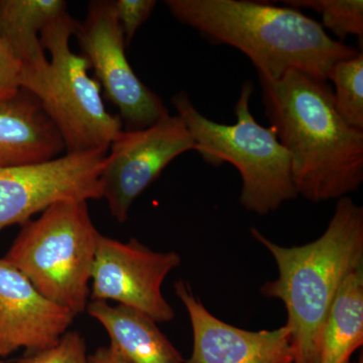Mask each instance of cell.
<instances>
[{
  "instance_id": "obj_6",
  "label": "cell",
  "mask_w": 363,
  "mask_h": 363,
  "mask_svg": "<svg viewBox=\"0 0 363 363\" xmlns=\"http://www.w3.org/2000/svg\"><path fill=\"white\" fill-rule=\"evenodd\" d=\"M99 235L87 201L58 202L21 225L4 259L45 298L77 316L87 309Z\"/></svg>"
},
{
  "instance_id": "obj_19",
  "label": "cell",
  "mask_w": 363,
  "mask_h": 363,
  "mask_svg": "<svg viewBox=\"0 0 363 363\" xmlns=\"http://www.w3.org/2000/svg\"><path fill=\"white\" fill-rule=\"evenodd\" d=\"M16 363H89L85 339L80 333L69 331L58 343L47 350L26 353Z\"/></svg>"
},
{
  "instance_id": "obj_15",
  "label": "cell",
  "mask_w": 363,
  "mask_h": 363,
  "mask_svg": "<svg viewBox=\"0 0 363 363\" xmlns=\"http://www.w3.org/2000/svg\"><path fill=\"white\" fill-rule=\"evenodd\" d=\"M67 6L63 0H0V39L20 62L21 71L47 65L40 33L67 13Z\"/></svg>"
},
{
  "instance_id": "obj_18",
  "label": "cell",
  "mask_w": 363,
  "mask_h": 363,
  "mask_svg": "<svg viewBox=\"0 0 363 363\" xmlns=\"http://www.w3.org/2000/svg\"><path fill=\"white\" fill-rule=\"evenodd\" d=\"M284 4L313 9L321 14L322 26L338 37L339 42H342L350 35L362 39V0H286Z\"/></svg>"
},
{
  "instance_id": "obj_10",
  "label": "cell",
  "mask_w": 363,
  "mask_h": 363,
  "mask_svg": "<svg viewBox=\"0 0 363 363\" xmlns=\"http://www.w3.org/2000/svg\"><path fill=\"white\" fill-rule=\"evenodd\" d=\"M175 252H154L135 238L128 242L100 233L90 281L91 301H114L147 315L156 323L175 317L162 293L169 272L181 266Z\"/></svg>"
},
{
  "instance_id": "obj_12",
  "label": "cell",
  "mask_w": 363,
  "mask_h": 363,
  "mask_svg": "<svg viewBox=\"0 0 363 363\" xmlns=\"http://www.w3.org/2000/svg\"><path fill=\"white\" fill-rule=\"evenodd\" d=\"M175 292L192 326L194 344L187 363H294L285 326L262 331L238 328L208 311L187 281H177Z\"/></svg>"
},
{
  "instance_id": "obj_17",
  "label": "cell",
  "mask_w": 363,
  "mask_h": 363,
  "mask_svg": "<svg viewBox=\"0 0 363 363\" xmlns=\"http://www.w3.org/2000/svg\"><path fill=\"white\" fill-rule=\"evenodd\" d=\"M328 80L335 86L338 113L352 128L363 130V52L332 66Z\"/></svg>"
},
{
  "instance_id": "obj_16",
  "label": "cell",
  "mask_w": 363,
  "mask_h": 363,
  "mask_svg": "<svg viewBox=\"0 0 363 363\" xmlns=\"http://www.w3.org/2000/svg\"><path fill=\"white\" fill-rule=\"evenodd\" d=\"M363 344V267L339 288L325 321L318 363H350Z\"/></svg>"
},
{
  "instance_id": "obj_22",
  "label": "cell",
  "mask_w": 363,
  "mask_h": 363,
  "mask_svg": "<svg viewBox=\"0 0 363 363\" xmlns=\"http://www.w3.org/2000/svg\"><path fill=\"white\" fill-rule=\"evenodd\" d=\"M89 363H131L121 353L109 346H102L95 350L93 354L88 355Z\"/></svg>"
},
{
  "instance_id": "obj_9",
  "label": "cell",
  "mask_w": 363,
  "mask_h": 363,
  "mask_svg": "<svg viewBox=\"0 0 363 363\" xmlns=\"http://www.w3.org/2000/svg\"><path fill=\"white\" fill-rule=\"evenodd\" d=\"M195 150V142L178 116H167L149 128L123 130L112 142L100 176L102 199L119 223L131 205L177 157Z\"/></svg>"
},
{
  "instance_id": "obj_23",
  "label": "cell",
  "mask_w": 363,
  "mask_h": 363,
  "mask_svg": "<svg viewBox=\"0 0 363 363\" xmlns=\"http://www.w3.org/2000/svg\"><path fill=\"white\" fill-rule=\"evenodd\" d=\"M358 363H363L362 355H360V359L359 362H358Z\"/></svg>"
},
{
  "instance_id": "obj_11",
  "label": "cell",
  "mask_w": 363,
  "mask_h": 363,
  "mask_svg": "<svg viewBox=\"0 0 363 363\" xmlns=\"http://www.w3.org/2000/svg\"><path fill=\"white\" fill-rule=\"evenodd\" d=\"M76 315L40 294L25 274L0 257V359L18 350H47L68 332Z\"/></svg>"
},
{
  "instance_id": "obj_7",
  "label": "cell",
  "mask_w": 363,
  "mask_h": 363,
  "mask_svg": "<svg viewBox=\"0 0 363 363\" xmlns=\"http://www.w3.org/2000/svg\"><path fill=\"white\" fill-rule=\"evenodd\" d=\"M74 35L105 96L118 109L125 130H143L169 116L162 98L143 84L128 63L113 1H91Z\"/></svg>"
},
{
  "instance_id": "obj_8",
  "label": "cell",
  "mask_w": 363,
  "mask_h": 363,
  "mask_svg": "<svg viewBox=\"0 0 363 363\" xmlns=\"http://www.w3.org/2000/svg\"><path fill=\"white\" fill-rule=\"evenodd\" d=\"M107 152H67L49 161L0 168V231L23 225L58 202L102 199L100 176Z\"/></svg>"
},
{
  "instance_id": "obj_21",
  "label": "cell",
  "mask_w": 363,
  "mask_h": 363,
  "mask_svg": "<svg viewBox=\"0 0 363 363\" xmlns=\"http://www.w3.org/2000/svg\"><path fill=\"white\" fill-rule=\"evenodd\" d=\"M21 65L0 39V104L13 99L21 89Z\"/></svg>"
},
{
  "instance_id": "obj_3",
  "label": "cell",
  "mask_w": 363,
  "mask_h": 363,
  "mask_svg": "<svg viewBox=\"0 0 363 363\" xmlns=\"http://www.w3.org/2000/svg\"><path fill=\"white\" fill-rule=\"evenodd\" d=\"M252 238L272 253L279 276L260 288L285 305L294 363H318L327 315L346 277L363 267V208L338 199L321 238L301 247L272 242L259 229Z\"/></svg>"
},
{
  "instance_id": "obj_1",
  "label": "cell",
  "mask_w": 363,
  "mask_h": 363,
  "mask_svg": "<svg viewBox=\"0 0 363 363\" xmlns=\"http://www.w3.org/2000/svg\"><path fill=\"white\" fill-rule=\"evenodd\" d=\"M264 113L290 155L298 196L319 203L355 192L363 182V130L340 116L327 81L301 71L259 75Z\"/></svg>"
},
{
  "instance_id": "obj_2",
  "label": "cell",
  "mask_w": 363,
  "mask_h": 363,
  "mask_svg": "<svg viewBox=\"0 0 363 363\" xmlns=\"http://www.w3.org/2000/svg\"><path fill=\"white\" fill-rule=\"evenodd\" d=\"M164 4L177 21L209 42L247 55L259 75L271 80L296 70L328 81L334 64L359 54L290 7L247 0H166Z\"/></svg>"
},
{
  "instance_id": "obj_5",
  "label": "cell",
  "mask_w": 363,
  "mask_h": 363,
  "mask_svg": "<svg viewBox=\"0 0 363 363\" xmlns=\"http://www.w3.org/2000/svg\"><path fill=\"white\" fill-rule=\"evenodd\" d=\"M78 23L65 13L45 26L40 43L51 60L39 70L21 71V88L39 100L68 154L108 152L123 123L107 111L101 86L88 74V60L72 52Z\"/></svg>"
},
{
  "instance_id": "obj_4",
  "label": "cell",
  "mask_w": 363,
  "mask_h": 363,
  "mask_svg": "<svg viewBox=\"0 0 363 363\" xmlns=\"http://www.w3.org/2000/svg\"><path fill=\"white\" fill-rule=\"evenodd\" d=\"M253 85L247 81L236 102V123H215L198 111L185 92L172 98L177 116L192 135L203 161L219 167L228 162L242 179L240 204L248 211L267 215L296 199L290 155L271 126L260 125L250 112Z\"/></svg>"
},
{
  "instance_id": "obj_13",
  "label": "cell",
  "mask_w": 363,
  "mask_h": 363,
  "mask_svg": "<svg viewBox=\"0 0 363 363\" xmlns=\"http://www.w3.org/2000/svg\"><path fill=\"white\" fill-rule=\"evenodd\" d=\"M65 149L42 104L21 88L0 104V168L56 159Z\"/></svg>"
},
{
  "instance_id": "obj_14",
  "label": "cell",
  "mask_w": 363,
  "mask_h": 363,
  "mask_svg": "<svg viewBox=\"0 0 363 363\" xmlns=\"http://www.w3.org/2000/svg\"><path fill=\"white\" fill-rule=\"evenodd\" d=\"M86 311L101 324L111 346L131 363H185L156 322L123 305L91 301Z\"/></svg>"
},
{
  "instance_id": "obj_24",
  "label": "cell",
  "mask_w": 363,
  "mask_h": 363,
  "mask_svg": "<svg viewBox=\"0 0 363 363\" xmlns=\"http://www.w3.org/2000/svg\"><path fill=\"white\" fill-rule=\"evenodd\" d=\"M0 363H1V362H0Z\"/></svg>"
},
{
  "instance_id": "obj_20",
  "label": "cell",
  "mask_w": 363,
  "mask_h": 363,
  "mask_svg": "<svg viewBox=\"0 0 363 363\" xmlns=\"http://www.w3.org/2000/svg\"><path fill=\"white\" fill-rule=\"evenodd\" d=\"M117 21L128 47L138 28L147 21L157 6L156 0H116L113 1Z\"/></svg>"
}]
</instances>
